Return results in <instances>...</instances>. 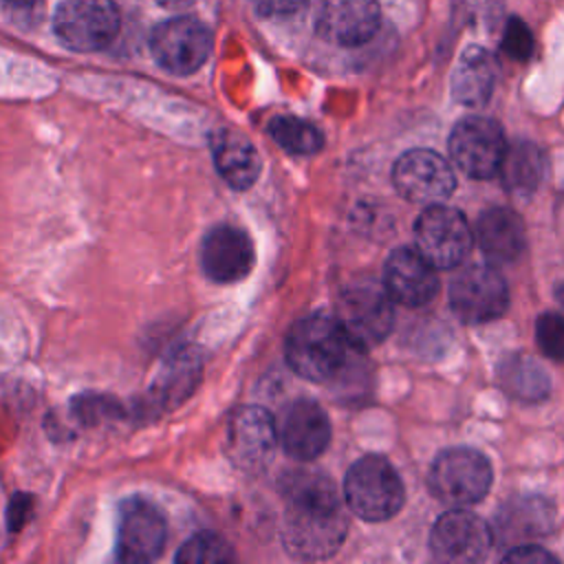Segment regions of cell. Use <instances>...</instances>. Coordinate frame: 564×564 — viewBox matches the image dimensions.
<instances>
[{
    "label": "cell",
    "mask_w": 564,
    "mask_h": 564,
    "mask_svg": "<svg viewBox=\"0 0 564 564\" xmlns=\"http://www.w3.org/2000/svg\"><path fill=\"white\" fill-rule=\"evenodd\" d=\"M11 4H15V7H31V4H35L37 0H9Z\"/></svg>",
    "instance_id": "35"
},
{
    "label": "cell",
    "mask_w": 564,
    "mask_h": 564,
    "mask_svg": "<svg viewBox=\"0 0 564 564\" xmlns=\"http://www.w3.org/2000/svg\"><path fill=\"white\" fill-rule=\"evenodd\" d=\"M430 549L438 562L476 564L491 549V531L476 513L454 509L434 522Z\"/></svg>",
    "instance_id": "12"
},
{
    "label": "cell",
    "mask_w": 564,
    "mask_h": 564,
    "mask_svg": "<svg viewBox=\"0 0 564 564\" xmlns=\"http://www.w3.org/2000/svg\"><path fill=\"white\" fill-rule=\"evenodd\" d=\"M535 339L540 350L555 361L564 359V317L557 313H542L535 322Z\"/></svg>",
    "instance_id": "28"
},
{
    "label": "cell",
    "mask_w": 564,
    "mask_h": 564,
    "mask_svg": "<svg viewBox=\"0 0 564 564\" xmlns=\"http://www.w3.org/2000/svg\"><path fill=\"white\" fill-rule=\"evenodd\" d=\"M203 375L200 357L192 350H181L165 361L154 386L152 399L159 408H176L183 403L198 386Z\"/></svg>",
    "instance_id": "22"
},
{
    "label": "cell",
    "mask_w": 564,
    "mask_h": 564,
    "mask_svg": "<svg viewBox=\"0 0 564 564\" xmlns=\"http://www.w3.org/2000/svg\"><path fill=\"white\" fill-rule=\"evenodd\" d=\"M278 425V441L282 449L297 460L317 458L330 441V421L319 403L297 399L282 412Z\"/></svg>",
    "instance_id": "18"
},
{
    "label": "cell",
    "mask_w": 564,
    "mask_h": 564,
    "mask_svg": "<svg viewBox=\"0 0 564 564\" xmlns=\"http://www.w3.org/2000/svg\"><path fill=\"white\" fill-rule=\"evenodd\" d=\"M505 0H452V18L458 24H485L494 26L500 22Z\"/></svg>",
    "instance_id": "27"
},
{
    "label": "cell",
    "mask_w": 564,
    "mask_h": 564,
    "mask_svg": "<svg viewBox=\"0 0 564 564\" xmlns=\"http://www.w3.org/2000/svg\"><path fill=\"white\" fill-rule=\"evenodd\" d=\"M278 425L262 408H240L227 427V452L236 467L245 471H260L275 452Z\"/></svg>",
    "instance_id": "14"
},
{
    "label": "cell",
    "mask_w": 564,
    "mask_h": 564,
    "mask_svg": "<svg viewBox=\"0 0 564 564\" xmlns=\"http://www.w3.org/2000/svg\"><path fill=\"white\" fill-rule=\"evenodd\" d=\"M161 7H167V9H185L189 4H194L196 0H156Z\"/></svg>",
    "instance_id": "33"
},
{
    "label": "cell",
    "mask_w": 564,
    "mask_h": 564,
    "mask_svg": "<svg viewBox=\"0 0 564 564\" xmlns=\"http://www.w3.org/2000/svg\"><path fill=\"white\" fill-rule=\"evenodd\" d=\"M212 154L218 174L234 189H247L258 181L262 161L258 150L245 134L231 128L216 130L212 137Z\"/></svg>",
    "instance_id": "20"
},
{
    "label": "cell",
    "mask_w": 564,
    "mask_h": 564,
    "mask_svg": "<svg viewBox=\"0 0 564 564\" xmlns=\"http://www.w3.org/2000/svg\"><path fill=\"white\" fill-rule=\"evenodd\" d=\"M121 18L112 0H62L53 26L57 37L73 51L106 48L117 31Z\"/></svg>",
    "instance_id": "7"
},
{
    "label": "cell",
    "mask_w": 564,
    "mask_h": 564,
    "mask_svg": "<svg viewBox=\"0 0 564 564\" xmlns=\"http://www.w3.org/2000/svg\"><path fill=\"white\" fill-rule=\"evenodd\" d=\"M260 15H291L306 7L308 0H249Z\"/></svg>",
    "instance_id": "30"
},
{
    "label": "cell",
    "mask_w": 564,
    "mask_h": 564,
    "mask_svg": "<svg viewBox=\"0 0 564 564\" xmlns=\"http://www.w3.org/2000/svg\"><path fill=\"white\" fill-rule=\"evenodd\" d=\"M29 496H15L13 498V502H11V511H9V516H7V520H9V524H11V529L13 531H18V527L26 520V513L24 511H29Z\"/></svg>",
    "instance_id": "32"
},
{
    "label": "cell",
    "mask_w": 564,
    "mask_h": 564,
    "mask_svg": "<svg viewBox=\"0 0 564 564\" xmlns=\"http://www.w3.org/2000/svg\"><path fill=\"white\" fill-rule=\"evenodd\" d=\"M214 46L212 31L196 18L178 15L154 26L150 35V51L156 64L174 75H189L198 70Z\"/></svg>",
    "instance_id": "8"
},
{
    "label": "cell",
    "mask_w": 564,
    "mask_h": 564,
    "mask_svg": "<svg viewBox=\"0 0 564 564\" xmlns=\"http://www.w3.org/2000/svg\"><path fill=\"white\" fill-rule=\"evenodd\" d=\"M494 474L489 460L471 447L443 449L430 469L427 485L434 498L452 507L482 500L491 487Z\"/></svg>",
    "instance_id": "5"
},
{
    "label": "cell",
    "mask_w": 564,
    "mask_h": 564,
    "mask_svg": "<svg viewBox=\"0 0 564 564\" xmlns=\"http://www.w3.org/2000/svg\"><path fill=\"white\" fill-rule=\"evenodd\" d=\"M498 77L496 57L482 46H469L458 57V64L452 73V97L469 108L482 106L489 101Z\"/></svg>",
    "instance_id": "21"
},
{
    "label": "cell",
    "mask_w": 564,
    "mask_h": 564,
    "mask_svg": "<svg viewBox=\"0 0 564 564\" xmlns=\"http://www.w3.org/2000/svg\"><path fill=\"white\" fill-rule=\"evenodd\" d=\"M383 286L394 302L419 308L438 293L436 267L419 249L399 247L386 260Z\"/></svg>",
    "instance_id": "16"
},
{
    "label": "cell",
    "mask_w": 564,
    "mask_h": 564,
    "mask_svg": "<svg viewBox=\"0 0 564 564\" xmlns=\"http://www.w3.org/2000/svg\"><path fill=\"white\" fill-rule=\"evenodd\" d=\"M348 337L335 317L313 313L297 319L286 337V361L308 381H330L346 364Z\"/></svg>",
    "instance_id": "2"
},
{
    "label": "cell",
    "mask_w": 564,
    "mask_h": 564,
    "mask_svg": "<svg viewBox=\"0 0 564 564\" xmlns=\"http://www.w3.org/2000/svg\"><path fill=\"white\" fill-rule=\"evenodd\" d=\"M500 46H502V53L509 55L511 59L527 62L533 53V33L527 26V22L520 20L518 15H511L505 24Z\"/></svg>",
    "instance_id": "29"
},
{
    "label": "cell",
    "mask_w": 564,
    "mask_h": 564,
    "mask_svg": "<svg viewBox=\"0 0 564 564\" xmlns=\"http://www.w3.org/2000/svg\"><path fill=\"white\" fill-rule=\"evenodd\" d=\"M335 319L352 348L366 350L381 344L394 326L392 297L375 280L350 282L337 300Z\"/></svg>",
    "instance_id": "4"
},
{
    "label": "cell",
    "mask_w": 564,
    "mask_h": 564,
    "mask_svg": "<svg viewBox=\"0 0 564 564\" xmlns=\"http://www.w3.org/2000/svg\"><path fill=\"white\" fill-rule=\"evenodd\" d=\"M498 381L507 394L520 401H542L549 394V375L527 355H509L498 366Z\"/></svg>",
    "instance_id": "24"
},
{
    "label": "cell",
    "mask_w": 564,
    "mask_h": 564,
    "mask_svg": "<svg viewBox=\"0 0 564 564\" xmlns=\"http://www.w3.org/2000/svg\"><path fill=\"white\" fill-rule=\"evenodd\" d=\"M505 562H557L549 551L542 546H518L505 555Z\"/></svg>",
    "instance_id": "31"
},
{
    "label": "cell",
    "mask_w": 564,
    "mask_h": 564,
    "mask_svg": "<svg viewBox=\"0 0 564 564\" xmlns=\"http://www.w3.org/2000/svg\"><path fill=\"white\" fill-rule=\"evenodd\" d=\"M381 24L377 0H322L315 29L326 42L361 46L375 37Z\"/></svg>",
    "instance_id": "15"
},
{
    "label": "cell",
    "mask_w": 564,
    "mask_h": 564,
    "mask_svg": "<svg viewBox=\"0 0 564 564\" xmlns=\"http://www.w3.org/2000/svg\"><path fill=\"white\" fill-rule=\"evenodd\" d=\"M414 240L436 269H454L471 251L474 231L463 212L434 203L416 218Z\"/></svg>",
    "instance_id": "6"
},
{
    "label": "cell",
    "mask_w": 564,
    "mask_h": 564,
    "mask_svg": "<svg viewBox=\"0 0 564 564\" xmlns=\"http://www.w3.org/2000/svg\"><path fill=\"white\" fill-rule=\"evenodd\" d=\"M165 518L148 500L132 498L119 511L117 557L119 562L141 564L159 557L165 544Z\"/></svg>",
    "instance_id": "13"
},
{
    "label": "cell",
    "mask_w": 564,
    "mask_h": 564,
    "mask_svg": "<svg viewBox=\"0 0 564 564\" xmlns=\"http://www.w3.org/2000/svg\"><path fill=\"white\" fill-rule=\"evenodd\" d=\"M392 183L403 198L421 205H434L449 198L456 187V176L441 154L414 148L397 159L392 167Z\"/></svg>",
    "instance_id": "11"
},
{
    "label": "cell",
    "mask_w": 564,
    "mask_h": 564,
    "mask_svg": "<svg viewBox=\"0 0 564 564\" xmlns=\"http://www.w3.org/2000/svg\"><path fill=\"white\" fill-rule=\"evenodd\" d=\"M256 251L251 238L231 225H218L207 231L200 245V267L214 282H238L253 269Z\"/></svg>",
    "instance_id": "17"
},
{
    "label": "cell",
    "mask_w": 564,
    "mask_h": 564,
    "mask_svg": "<svg viewBox=\"0 0 564 564\" xmlns=\"http://www.w3.org/2000/svg\"><path fill=\"white\" fill-rule=\"evenodd\" d=\"M555 297H557V302L564 306V282L555 289Z\"/></svg>",
    "instance_id": "34"
},
{
    "label": "cell",
    "mask_w": 564,
    "mask_h": 564,
    "mask_svg": "<svg viewBox=\"0 0 564 564\" xmlns=\"http://www.w3.org/2000/svg\"><path fill=\"white\" fill-rule=\"evenodd\" d=\"M502 185L513 194H531L542 181L544 174V154L531 141H516L507 148L500 165Z\"/></svg>",
    "instance_id": "23"
},
{
    "label": "cell",
    "mask_w": 564,
    "mask_h": 564,
    "mask_svg": "<svg viewBox=\"0 0 564 564\" xmlns=\"http://www.w3.org/2000/svg\"><path fill=\"white\" fill-rule=\"evenodd\" d=\"M269 134L273 141L297 156H311L322 150L324 137L319 128H315L311 121L293 117V115H278L269 121Z\"/></svg>",
    "instance_id": "25"
},
{
    "label": "cell",
    "mask_w": 564,
    "mask_h": 564,
    "mask_svg": "<svg viewBox=\"0 0 564 564\" xmlns=\"http://www.w3.org/2000/svg\"><path fill=\"white\" fill-rule=\"evenodd\" d=\"M507 139L502 128L487 117H465L449 134V154L456 167L471 178H491L500 172Z\"/></svg>",
    "instance_id": "9"
},
{
    "label": "cell",
    "mask_w": 564,
    "mask_h": 564,
    "mask_svg": "<svg viewBox=\"0 0 564 564\" xmlns=\"http://www.w3.org/2000/svg\"><path fill=\"white\" fill-rule=\"evenodd\" d=\"M449 306L465 324L498 319L509 306L507 282L494 267H465L449 284Z\"/></svg>",
    "instance_id": "10"
},
{
    "label": "cell",
    "mask_w": 564,
    "mask_h": 564,
    "mask_svg": "<svg viewBox=\"0 0 564 564\" xmlns=\"http://www.w3.org/2000/svg\"><path fill=\"white\" fill-rule=\"evenodd\" d=\"M282 540L297 560L330 557L348 533V518L333 480L319 471H295L284 480Z\"/></svg>",
    "instance_id": "1"
},
{
    "label": "cell",
    "mask_w": 564,
    "mask_h": 564,
    "mask_svg": "<svg viewBox=\"0 0 564 564\" xmlns=\"http://www.w3.org/2000/svg\"><path fill=\"white\" fill-rule=\"evenodd\" d=\"M236 555L231 546L214 533H198L189 538L176 553V562L207 564V562H231Z\"/></svg>",
    "instance_id": "26"
},
{
    "label": "cell",
    "mask_w": 564,
    "mask_h": 564,
    "mask_svg": "<svg viewBox=\"0 0 564 564\" xmlns=\"http://www.w3.org/2000/svg\"><path fill=\"white\" fill-rule=\"evenodd\" d=\"M344 498L361 520L383 522L399 513L405 489L388 458L368 454L350 465L344 478Z\"/></svg>",
    "instance_id": "3"
},
{
    "label": "cell",
    "mask_w": 564,
    "mask_h": 564,
    "mask_svg": "<svg viewBox=\"0 0 564 564\" xmlns=\"http://www.w3.org/2000/svg\"><path fill=\"white\" fill-rule=\"evenodd\" d=\"M476 240L489 262H516L527 247L524 223L507 207H489L476 220Z\"/></svg>",
    "instance_id": "19"
}]
</instances>
